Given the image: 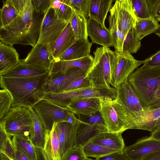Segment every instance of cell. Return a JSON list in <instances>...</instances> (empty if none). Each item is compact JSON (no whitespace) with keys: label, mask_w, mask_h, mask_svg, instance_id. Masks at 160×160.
Returning a JSON list of instances; mask_svg holds the SVG:
<instances>
[{"label":"cell","mask_w":160,"mask_h":160,"mask_svg":"<svg viewBox=\"0 0 160 160\" xmlns=\"http://www.w3.org/2000/svg\"><path fill=\"white\" fill-rule=\"evenodd\" d=\"M44 14L35 12L32 0H28L24 9L8 24L0 28V42L33 47L37 43Z\"/></svg>","instance_id":"1"},{"label":"cell","mask_w":160,"mask_h":160,"mask_svg":"<svg viewBox=\"0 0 160 160\" xmlns=\"http://www.w3.org/2000/svg\"><path fill=\"white\" fill-rule=\"evenodd\" d=\"M49 72L28 78H11L0 76V86L11 95L12 107L32 108L46 94L43 87Z\"/></svg>","instance_id":"2"},{"label":"cell","mask_w":160,"mask_h":160,"mask_svg":"<svg viewBox=\"0 0 160 160\" xmlns=\"http://www.w3.org/2000/svg\"><path fill=\"white\" fill-rule=\"evenodd\" d=\"M128 81L144 109H149L160 85V65L143 64L128 77Z\"/></svg>","instance_id":"3"},{"label":"cell","mask_w":160,"mask_h":160,"mask_svg":"<svg viewBox=\"0 0 160 160\" xmlns=\"http://www.w3.org/2000/svg\"><path fill=\"white\" fill-rule=\"evenodd\" d=\"M112 50L109 48L98 47L94 52L93 61L86 73L90 87L111 88L110 55Z\"/></svg>","instance_id":"4"},{"label":"cell","mask_w":160,"mask_h":160,"mask_svg":"<svg viewBox=\"0 0 160 160\" xmlns=\"http://www.w3.org/2000/svg\"><path fill=\"white\" fill-rule=\"evenodd\" d=\"M2 120L7 133L11 137L30 138L33 132L34 121L31 108L12 107Z\"/></svg>","instance_id":"5"},{"label":"cell","mask_w":160,"mask_h":160,"mask_svg":"<svg viewBox=\"0 0 160 160\" xmlns=\"http://www.w3.org/2000/svg\"><path fill=\"white\" fill-rule=\"evenodd\" d=\"M32 108L47 132L51 130L54 122L87 124L77 118L69 109L59 107L45 99L39 101Z\"/></svg>","instance_id":"6"},{"label":"cell","mask_w":160,"mask_h":160,"mask_svg":"<svg viewBox=\"0 0 160 160\" xmlns=\"http://www.w3.org/2000/svg\"><path fill=\"white\" fill-rule=\"evenodd\" d=\"M117 94V89L113 87L108 89L89 87L72 90L46 93L42 99L59 107L68 109L69 104L76 100L103 97L114 99L116 98Z\"/></svg>","instance_id":"7"},{"label":"cell","mask_w":160,"mask_h":160,"mask_svg":"<svg viewBox=\"0 0 160 160\" xmlns=\"http://www.w3.org/2000/svg\"><path fill=\"white\" fill-rule=\"evenodd\" d=\"M144 60L136 59L128 51H112L110 55L111 86L117 89L128 80V77Z\"/></svg>","instance_id":"8"},{"label":"cell","mask_w":160,"mask_h":160,"mask_svg":"<svg viewBox=\"0 0 160 160\" xmlns=\"http://www.w3.org/2000/svg\"><path fill=\"white\" fill-rule=\"evenodd\" d=\"M99 112L104 120L108 132H123L127 124V119L123 108L116 98L109 97L99 98Z\"/></svg>","instance_id":"9"},{"label":"cell","mask_w":160,"mask_h":160,"mask_svg":"<svg viewBox=\"0 0 160 160\" xmlns=\"http://www.w3.org/2000/svg\"><path fill=\"white\" fill-rule=\"evenodd\" d=\"M116 89V99L124 110L127 119L126 126L143 113L145 109L128 80L121 84Z\"/></svg>","instance_id":"10"},{"label":"cell","mask_w":160,"mask_h":160,"mask_svg":"<svg viewBox=\"0 0 160 160\" xmlns=\"http://www.w3.org/2000/svg\"><path fill=\"white\" fill-rule=\"evenodd\" d=\"M86 72L78 68H71L55 73L50 74L43 89L45 93L61 92L77 79L85 76Z\"/></svg>","instance_id":"11"},{"label":"cell","mask_w":160,"mask_h":160,"mask_svg":"<svg viewBox=\"0 0 160 160\" xmlns=\"http://www.w3.org/2000/svg\"><path fill=\"white\" fill-rule=\"evenodd\" d=\"M68 23L58 19L54 9L50 8L44 14L38 43L50 44L59 36Z\"/></svg>","instance_id":"12"},{"label":"cell","mask_w":160,"mask_h":160,"mask_svg":"<svg viewBox=\"0 0 160 160\" xmlns=\"http://www.w3.org/2000/svg\"><path fill=\"white\" fill-rule=\"evenodd\" d=\"M113 6L119 29L125 38L137 20L131 0H116Z\"/></svg>","instance_id":"13"},{"label":"cell","mask_w":160,"mask_h":160,"mask_svg":"<svg viewBox=\"0 0 160 160\" xmlns=\"http://www.w3.org/2000/svg\"><path fill=\"white\" fill-rule=\"evenodd\" d=\"M21 61L24 63L43 68L49 71L54 61L50 44L37 43L26 58Z\"/></svg>","instance_id":"14"},{"label":"cell","mask_w":160,"mask_h":160,"mask_svg":"<svg viewBox=\"0 0 160 160\" xmlns=\"http://www.w3.org/2000/svg\"><path fill=\"white\" fill-rule=\"evenodd\" d=\"M160 151V141L150 136L126 147L124 153L130 160H139L144 156Z\"/></svg>","instance_id":"15"},{"label":"cell","mask_w":160,"mask_h":160,"mask_svg":"<svg viewBox=\"0 0 160 160\" xmlns=\"http://www.w3.org/2000/svg\"><path fill=\"white\" fill-rule=\"evenodd\" d=\"M80 124H73L66 122H54L53 125L60 142L61 156L68 149L74 145L78 128Z\"/></svg>","instance_id":"16"},{"label":"cell","mask_w":160,"mask_h":160,"mask_svg":"<svg viewBox=\"0 0 160 160\" xmlns=\"http://www.w3.org/2000/svg\"><path fill=\"white\" fill-rule=\"evenodd\" d=\"M77 40L71 24L68 22L56 40L50 44L54 61H57L58 58Z\"/></svg>","instance_id":"17"},{"label":"cell","mask_w":160,"mask_h":160,"mask_svg":"<svg viewBox=\"0 0 160 160\" xmlns=\"http://www.w3.org/2000/svg\"><path fill=\"white\" fill-rule=\"evenodd\" d=\"M160 117V108L146 109L143 113L126 126L125 131L129 129H137L152 132L155 130L156 122Z\"/></svg>","instance_id":"18"},{"label":"cell","mask_w":160,"mask_h":160,"mask_svg":"<svg viewBox=\"0 0 160 160\" xmlns=\"http://www.w3.org/2000/svg\"><path fill=\"white\" fill-rule=\"evenodd\" d=\"M87 30L88 36L92 43L108 48L113 46L109 31L105 26L89 18Z\"/></svg>","instance_id":"19"},{"label":"cell","mask_w":160,"mask_h":160,"mask_svg":"<svg viewBox=\"0 0 160 160\" xmlns=\"http://www.w3.org/2000/svg\"><path fill=\"white\" fill-rule=\"evenodd\" d=\"M68 109L75 114L88 116L99 111V98H88L78 99L71 102Z\"/></svg>","instance_id":"20"},{"label":"cell","mask_w":160,"mask_h":160,"mask_svg":"<svg viewBox=\"0 0 160 160\" xmlns=\"http://www.w3.org/2000/svg\"><path fill=\"white\" fill-rule=\"evenodd\" d=\"M49 71L42 67L24 63L20 61L16 66L0 74L3 77L11 78H28L41 75Z\"/></svg>","instance_id":"21"},{"label":"cell","mask_w":160,"mask_h":160,"mask_svg":"<svg viewBox=\"0 0 160 160\" xmlns=\"http://www.w3.org/2000/svg\"><path fill=\"white\" fill-rule=\"evenodd\" d=\"M122 132H102L93 138L92 142L118 151L124 152L125 146L122 137Z\"/></svg>","instance_id":"22"},{"label":"cell","mask_w":160,"mask_h":160,"mask_svg":"<svg viewBox=\"0 0 160 160\" xmlns=\"http://www.w3.org/2000/svg\"><path fill=\"white\" fill-rule=\"evenodd\" d=\"M40 150L44 160H61L60 142L53 125L47 132L43 148Z\"/></svg>","instance_id":"23"},{"label":"cell","mask_w":160,"mask_h":160,"mask_svg":"<svg viewBox=\"0 0 160 160\" xmlns=\"http://www.w3.org/2000/svg\"><path fill=\"white\" fill-rule=\"evenodd\" d=\"M19 54L13 46L0 42V74L14 68L20 62Z\"/></svg>","instance_id":"24"},{"label":"cell","mask_w":160,"mask_h":160,"mask_svg":"<svg viewBox=\"0 0 160 160\" xmlns=\"http://www.w3.org/2000/svg\"><path fill=\"white\" fill-rule=\"evenodd\" d=\"M92 45V42L88 40H77L58 58L56 62L71 60L86 57L90 55Z\"/></svg>","instance_id":"25"},{"label":"cell","mask_w":160,"mask_h":160,"mask_svg":"<svg viewBox=\"0 0 160 160\" xmlns=\"http://www.w3.org/2000/svg\"><path fill=\"white\" fill-rule=\"evenodd\" d=\"M94 58L90 55L84 58L71 60L54 61L49 71L50 74L55 73L71 68H80L87 72L90 68Z\"/></svg>","instance_id":"26"},{"label":"cell","mask_w":160,"mask_h":160,"mask_svg":"<svg viewBox=\"0 0 160 160\" xmlns=\"http://www.w3.org/2000/svg\"><path fill=\"white\" fill-rule=\"evenodd\" d=\"M113 1L112 0H90L89 18L105 26V20Z\"/></svg>","instance_id":"27"},{"label":"cell","mask_w":160,"mask_h":160,"mask_svg":"<svg viewBox=\"0 0 160 160\" xmlns=\"http://www.w3.org/2000/svg\"><path fill=\"white\" fill-rule=\"evenodd\" d=\"M109 12L108 29L110 34L112 45L115 48V51L122 52L123 43L125 37L119 29L115 9L113 6L110 9Z\"/></svg>","instance_id":"28"},{"label":"cell","mask_w":160,"mask_h":160,"mask_svg":"<svg viewBox=\"0 0 160 160\" xmlns=\"http://www.w3.org/2000/svg\"><path fill=\"white\" fill-rule=\"evenodd\" d=\"M69 22L77 40H88V20L83 15L73 10Z\"/></svg>","instance_id":"29"},{"label":"cell","mask_w":160,"mask_h":160,"mask_svg":"<svg viewBox=\"0 0 160 160\" xmlns=\"http://www.w3.org/2000/svg\"><path fill=\"white\" fill-rule=\"evenodd\" d=\"M12 139L16 150L23 154L29 160H38L36 148L30 138L13 137Z\"/></svg>","instance_id":"30"},{"label":"cell","mask_w":160,"mask_h":160,"mask_svg":"<svg viewBox=\"0 0 160 160\" xmlns=\"http://www.w3.org/2000/svg\"><path fill=\"white\" fill-rule=\"evenodd\" d=\"M34 118L33 132L30 138L31 141L37 149L42 150L44 147L47 132L32 108H31Z\"/></svg>","instance_id":"31"},{"label":"cell","mask_w":160,"mask_h":160,"mask_svg":"<svg viewBox=\"0 0 160 160\" xmlns=\"http://www.w3.org/2000/svg\"><path fill=\"white\" fill-rule=\"evenodd\" d=\"M159 25L152 17L144 19L137 18L134 28L137 36L141 40L146 36L154 33Z\"/></svg>","instance_id":"32"},{"label":"cell","mask_w":160,"mask_h":160,"mask_svg":"<svg viewBox=\"0 0 160 160\" xmlns=\"http://www.w3.org/2000/svg\"><path fill=\"white\" fill-rule=\"evenodd\" d=\"M102 132L88 124L81 123L78 128L74 145L83 147L93 138Z\"/></svg>","instance_id":"33"},{"label":"cell","mask_w":160,"mask_h":160,"mask_svg":"<svg viewBox=\"0 0 160 160\" xmlns=\"http://www.w3.org/2000/svg\"><path fill=\"white\" fill-rule=\"evenodd\" d=\"M0 152L4 153L12 159L14 158L16 152L12 137L7 133L4 124L2 120L0 122Z\"/></svg>","instance_id":"34"},{"label":"cell","mask_w":160,"mask_h":160,"mask_svg":"<svg viewBox=\"0 0 160 160\" xmlns=\"http://www.w3.org/2000/svg\"><path fill=\"white\" fill-rule=\"evenodd\" d=\"M0 11V28L8 24L18 14L12 0L4 1Z\"/></svg>","instance_id":"35"},{"label":"cell","mask_w":160,"mask_h":160,"mask_svg":"<svg viewBox=\"0 0 160 160\" xmlns=\"http://www.w3.org/2000/svg\"><path fill=\"white\" fill-rule=\"evenodd\" d=\"M82 148L87 157H92L96 158L118 151L91 142H88Z\"/></svg>","instance_id":"36"},{"label":"cell","mask_w":160,"mask_h":160,"mask_svg":"<svg viewBox=\"0 0 160 160\" xmlns=\"http://www.w3.org/2000/svg\"><path fill=\"white\" fill-rule=\"evenodd\" d=\"M142 46L141 40L137 36L134 27L129 31L124 41L123 51L131 54L136 53Z\"/></svg>","instance_id":"37"},{"label":"cell","mask_w":160,"mask_h":160,"mask_svg":"<svg viewBox=\"0 0 160 160\" xmlns=\"http://www.w3.org/2000/svg\"><path fill=\"white\" fill-rule=\"evenodd\" d=\"M80 120L96 128L101 132H108L99 111L88 116L78 115Z\"/></svg>","instance_id":"38"},{"label":"cell","mask_w":160,"mask_h":160,"mask_svg":"<svg viewBox=\"0 0 160 160\" xmlns=\"http://www.w3.org/2000/svg\"><path fill=\"white\" fill-rule=\"evenodd\" d=\"M87 158L82 147L74 145L61 156V160H85Z\"/></svg>","instance_id":"39"},{"label":"cell","mask_w":160,"mask_h":160,"mask_svg":"<svg viewBox=\"0 0 160 160\" xmlns=\"http://www.w3.org/2000/svg\"><path fill=\"white\" fill-rule=\"evenodd\" d=\"M132 5L138 18L151 17L147 0H131Z\"/></svg>","instance_id":"40"},{"label":"cell","mask_w":160,"mask_h":160,"mask_svg":"<svg viewBox=\"0 0 160 160\" xmlns=\"http://www.w3.org/2000/svg\"><path fill=\"white\" fill-rule=\"evenodd\" d=\"M53 9L58 19L67 23L69 22L73 14V10L66 3L65 0H61L58 6Z\"/></svg>","instance_id":"41"},{"label":"cell","mask_w":160,"mask_h":160,"mask_svg":"<svg viewBox=\"0 0 160 160\" xmlns=\"http://www.w3.org/2000/svg\"><path fill=\"white\" fill-rule=\"evenodd\" d=\"M73 10L83 15L88 19L89 17L90 0H65Z\"/></svg>","instance_id":"42"},{"label":"cell","mask_w":160,"mask_h":160,"mask_svg":"<svg viewBox=\"0 0 160 160\" xmlns=\"http://www.w3.org/2000/svg\"><path fill=\"white\" fill-rule=\"evenodd\" d=\"M12 103L11 96L5 89L0 90V119L1 120L8 112Z\"/></svg>","instance_id":"43"},{"label":"cell","mask_w":160,"mask_h":160,"mask_svg":"<svg viewBox=\"0 0 160 160\" xmlns=\"http://www.w3.org/2000/svg\"><path fill=\"white\" fill-rule=\"evenodd\" d=\"M85 76H84L75 80L65 88L61 92L90 87L89 82Z\"/></svg>","instance_id":"44"},{"label":"cell","mask_w":160,"mask_h":160,"mask_svg":"<svg viewBox=\"0 0 160 160\" xmlns=\"http://www.w3.org/2000/svg\"><path fill=\"white\" fill-rule=\"evenodd\" d=\"M151 17L160 21V0H147Z\"/></svg>","instance_id":"45"},{"label":"cell","mask_w":160,"mask_h":160,"mask_svg":"<svg viewBox=\"0 0 160 160\" xmlns=\"http://www.w3.org/2000/svg\"><path fill=\"white\" fill-rule=\"evenodd\" d=\"M52 0H32L36 13H45L51 8Z\"/></svg>","instance_id":"46"},{"label":"cell","mask_w":160,"mask_h":160,"mask_svg":"<svg viewBox=\"0 0 160 160\" xmlns=\"http://www.w3.org/2000/svg\"><path fill=\"white\" fill-rule=\"evenodd\" d=\"M97 160H130L124 152L117 151L97 158Z\"/></svg>","instance_id":"47"},{"label":"cell","mask_w":160,"mask_h":160,"mask_svg":"<svg viewBox=\"0 0 160 160\" xmlns=\"http://www.w3.org/2000/svg\"><path fill=\"white\" fill-rule=\"evenodd\" d=\"M143 64L152 66L160 65V50L144 60Z\"/></svg>","instance_id":"48"},{"label":"cell","mask_w":160,"mask_h":160,"mask_svg":"<svg viewBox=\"0 0 160 160\" xmlns=\"http://www.w3.org/2000/svg\"><path fill=\"white\" fill-rule=\"evenodd\" d=\"M160 108V85L155 92L152 105L149 109H153Z\"/></svg>","instance_id":"49"},{"label":"cell","mask_w":160,"mask_h":160,"mask_svg":"<svg viewBox=\"0 0 160 160\" xmlns=\"http://www.w3.org/2000/svg\"><path fill=\"white\" fill-rule=\"evenodd\" d=\"M12 1L18 14L24 9L28 0H12Z\"/></svg>","instance_id":"50"},{"label":"cell","mask_w":160,"mask_h":160,"mask_svg":"<svg viewBox=\"0 0 160 160\" xmlns=\"http://www.w3.org/2000/svg\"><path fill=\"white\" fill-rule=\"evenodd\" d=\"M139 160H160V151L144 156Z\"/></svg>","instance_id":"51"},{"label":"cell","mask_w":160,"mask_h":160,"mask_svg":"<svg viewBox=\"0 0 160 160\" xmlns=\"http://www.w3.org/2000/svg\"><path fill=\"white\" fill-rule=\"evenodd\" d=\"M150 136L155 139L160 141V127H158L152 132Z\"/></svg>","instance_id":"52"},{"label":"cell","mask_w":160,"mask_h":160,"mask_svg":"<svg viewBox=\"0 0 160 160\" xmlns=\"http://www.w3.org/2000/svg\"><path fill=\"white\" fill-rule=\"evenodd\" d=\"M13 160H29L23 154L16 150L15 155Z\"/></svg>","instance_id":"53"},{"label":"cell","mask_w":160,"mask_h":160,"mask_svg":"<svg viewBox=\"0 0 160 160\" xmlns=\"http://www.w3.org/2000/svg\"><path fill=\"white\" fill-rule=\"evenodd\" d=\"M0 160H13L4 153L0 152Z\"/></svg>","instance_id":"54"},{"label":"cell","mask_w":160,"mask_h":160,"mask_svg":"<svg viewBox=\"0 0 160 160\" xmlns=\"http://www.w3.org/2000/svg\"><path fill=\"white\" fill-rule=\"evenodd\" d=\"M38 160H44L42 153L40 151H38L37 152ZM85 160H97V159H92L88 158Z\"/></svg>","instance_id":"55"},{"label":"cell","mask_w":160,"mask_h":160,"mask_svg":"<svg viewBox=\"0 0 160 160\" xmlns=\"http://www.w3.org/2000/svg\"><path fill=\"white\" fill-rule=\"evenodd\" d=\"M154 33L158 36L159 37H160V25L159 24L157 30L156 31V32H154Z\"/></svg>","instance_id":"56"},{"label":"cell","mask_w":160,"mask_h":160,"mask_svg":"<svg viewBox=\"0 0 160 160\" xmlns=\"http://www.w3.org/2000/svg\"><path fill=\"white\" fill-rule=\"evenodd\" d=\"M159 127H160V117L157 120L156 122L155 125V129Z\"/></svg>","instance_id":"57"}]
</instances>
